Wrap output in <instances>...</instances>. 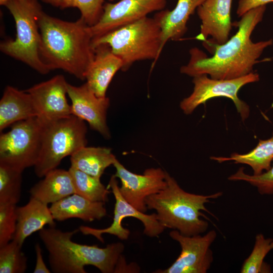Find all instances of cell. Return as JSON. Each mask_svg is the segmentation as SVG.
<instances>
[{
  "instance_id": "obj_1",
  "label": "cell",
  "mask_w": 273,
  "mask_h": 273,
  "mask_svg": "<svg viewBox=\"0 0 273 273\" xmlns=\"http://www.w3.org/2000/svg\"><path fill=\"white\" fill-rule=\"evenodd\" d=\"M265 10L266 5L252 9L233 23L238 27L237 32L223 44L212 46L209 50L211 57L198 48L190 49L189 61L180 67V73L193 77L209 75L213 79H232L252 72L263 51L273 43L272 39L257 42L251 39Z\"/></svg>"
},
{
  "instance_id": "obj_2",
  "label": "cell",
  "mask_w": 273,
  "mask_h": 273,
  "mask_svg": "<svg viewBox=\"0 0 273 273\" xmlns=\"http://www.w3.org/2000/svg\"><path fill=\"white\" fill-rule=\"evenodd\" d=\"M39 55L50 70L62 69L81 80L94 60L90 26L80 17L69 22L42 10L38 18Z\"/></svg>"
},
{
  "instance_id": "obj_3",
  "label": "cell",
  "mask_w": 273,
  "mask_h": 273,
  "mask_svg": "<svg viewBox=\"0 0 273 273\" xmlns=\"http://www.w3.org/2000/svg\"><path fill=\"white\" fill-rule=\"evenodd\" d=\"M79 231L63 232L55 227L43 228L39 236L49 252V261L55 273H86V265L98 268L102 273H116L124 246L120 242L113 243L104 248L97 245L77 243L72 240Z\"/></svg>"
},
{
  "instance_id": "obj_4",
  "label": "cell",
  "mask_w": 273,
  "mask_h": 273,
  "mask_svg": "<svg viewBox=\"0 0 273 273\" xmlns=\"http://www.w3.org/2000/svg\"><path fill=\"white\" fill-rule=\"evenodd\" d=\"M165 178L166 187L147 198L148 209L156 211L157 219L164 227L177 230L183 235L192 236L205 232L208 223L201 217L209 219L201 211L214 216L205 204L210 199L220 197L222 193L208 195L190 193L181 188L167 172Z\"/></svg>"
},
{
  "instance_id": "obj_5",
  "label": "cell",
  "mask_w": 273,
  "mask_h": 273,
  "mask_svg": "<svg viewBox=\"0 0 273 273\" xmlns=\"http://www.w3.org/2000/svg\"><path fill=\"white\" fill-rule=\"evenodd\" d=\"M162 32L156 19L147 16L93 38L92 47L108 45L123 62L122 71H127L135 62L153 60L154 67L161 53Z\"/></svg>"
},
{
  "instance_id": "obj_6",
  "label": "cell",
  "mask_w": 273,
  "mask_h": 273,
  "mask_svg": "<svg viewBox=\"0 0 273 273\" xmlns=\"http://www.w3.org/2000/svg\"><path fill=\"white\" fill-rule=\"evenodd\" d=\"M4 6L13 16L16 24L15 39L0 43L4 54L22 62L41 74L51 70L39 55L40 33L38 18L42 11L38 0H14Z\"/></svg>"
},
{
  "instance_id": "obj_7",
  "label": "cell",
  "mask_w": 273,
  "mask_h": 273,
  "mask_svg": "<svg viewBox=\"0 0 273 273\" xmlns=\"http://www.w3.org/2000/svg\"><path fill=\"white\" fill-rule=\"evenodd\" d=\"M40 121L41 149L34 167L37 176L43 177L57 168L64 158L87 145V129L84 120L73 115L52 121Z\"/></svg>"
},
{
  "instance_id": "obj_8",
  "label": "cell",
  "mask_w": 273,
  "mask_h": 273,
  "mask_svg": "<svg viewBox=\"0 0 273 273\" xmlns=\"http://www.w3.org/2000/svg\"><path fill=\"white\" fill-rule=\"evenodd\" d=\"M0 135V163L21 171L36 164L40 152L42 123L37 117L17 122Z\"/></svg>"
},
{
  "instance_id": "obj_9",
  "label": "cell",
  "mask_w": 273,
  "mask_h": 273,
  "mask_svg": "<svg viewBox=\"0 0 273 273\" xmlns=\"http://www.w3.org/2000/svg\"><path fill=\"white\" fill-rule=\"evenodd\" d=\"M259 80V74L253 72L232 79H215L209 78L207 75L194 77L193 91L180 102V108L185 114L189 115L199 105L205 104L212 98L226 97L233 101L242 120L244 121L249 115L250 109L245 102L239 98L238 92L244 85Z\"/></svg>"
},
{
  "instance_id": "obj_10",
  "label": "cell",
  "mask_w": 273,
  "mask_h": 273,
  "mask_svg": "<svg viewBox=\"0 0 273 273\" xmlns=\"http://www.w3.org/2000/svg\"><path fill=\"white\" fill-rule=\"evenodd\" d=\"M107 188L111 189L115 200L112 223L108 228L102 229L81 225L78 229L82 234L93 236L102 243L104 240L102 235L104 234L114 235L121 240H127L130 231L123 228L121 222L123 219L128 217H134L141 221L144 226V233L148 237H158L164 232L166 228L158 221L156 213L146 214L126 201L120 193L117 178L114 175L111 176Z\"/></svg>"
},
{
  "instance_id": "obj_11",
  "label": "cell",
  "mask_w": 273,
  "mask_h": 273,
  "mask_svg": "<svg viewBox=\"0 0 273 273\" xmlns=\"http://www.w3.org/2000/svg\"><path fill=\"white\" fill-rule=\"evenodd\" d=\"M170 237L180 245L181 252L175 261L168 268L156 273H206L213 260L210 246L216 237L214 230L204 235L187 236L173 230Z\"/></svg>"
},
{
  "instance_id": "obj_12",
  "label": "cell",
  "mask_w": 273,
  "mask_h": 273,
  "mask_svg": "<svg viewBox=\"0 0 273 273\" xmlns=\"http://www.w3.org/2000/svg\"><path fill=\"white\" fill-rule=\"evenodd\" d=\"M113 165L115 168L113 175L121 182L119 191L123 197L139 211L146 212L147 198L166 186V171L160 168H150L146 169L142 174L134 173L127 169L117 159Z\"/></svg>"
},
{
  "instance_id": "obj_13",
  "label": "cell",
  "mask_w": 273,
  "mask_h": 273,
  "mask_svg": "<svg viewBox=\"0 0 273 273\" xmlns=\"http://www.w3.org/2000/svg\"><path fill=\"white\" fill-rule=\"evenodd\" d=\"M167 0H120L106 3L99 21L90 26L93 38L148 16L165 8Z\"/></svg>"
},
{
  "instance_id": "obj_14",
  "label": "cell",
  "mask_w": 273,
  "mask_h": 273,
  "mask_svg": "<svg viewBox=\"0 0 273 273\" xmlns=\"http://www.w3.org/2000/svg\"><path fill=\"white\" fill-rule=\"evenodd\" d=\"M68 83L64 76L59 74L25 90L30 95L40 120L52 121L72 115L66 98Z\"/></svg>"
},
{
  "instance_id": "obj_15",
  "label": "cell",
  "mask_w": 273,
  "mask_h": 273,
  "mask_svg": "<svg viewBox=\"0 0 273 273\" xmlns=\"http://www.w3.org/2000/svg\"><path fill=\"white\" fill-rule=\"evenodd\" d=\"M67 95L71 101L72 115L87 122L90 129L109 139L111 133L107 122L109 98L97 97L86 82L79 86L68 83Z\"/></svg>"
},
{
  "instance_id": "obj_16",
  "label": "cell",
  "mask_w": 273,
  "mask_h": 273,
  "mask_svg": "<svg viewBox=\"0 0 273 273\" xmlns=\"http://www.w3.org/2000/svg\"><path fill=\"white\" fill-rule=\"evenodd\" d=\"M232 1L206 0L196 10L201 21L200 32L196 38L203 40L208 51L212 46L223 44L229 39L233 26Z\"/></svg>"
},
{
  "instance_id": "obj_17",
  "label": "cell",
  "mask_w": 273,
  "mask_h": 273,
  "mask_svg": "<svg viewBox=\"0 0 273 273\" xmlns=\"http://www.w3.org/2000/svg\"><path fill=\"white\" fill-rule=\"evenodd\" d=\"M94 52V58L86 70L85 79L97 97L104 98L114 76L122 70L123 64L107 44L97 46Z\"/></svg>"
},
{
  "instance_id": "obj_18",
  "label": "cell",
  "mask_w": 273,
  "mask_h": 273,
  "mask_svg": "<svg viewBox=\"0 0 273 273\" xmlns=\"http://www.w3.org/2000/svg\"><path fill=\"white\" fill-rule=\"evenodd\" d=\"M17 225L13 240L22 246L25 239L48 225L55 227V219L48 204L30 197L24 206L17 207Z\"/></svg>"
},
{
  "instance_id": "obj_19",
  "label": "cell",
  "mask_w": 273,
  "mask_h": 273,
  "mask_svg": "<svg viewBox=\"0 0 273 273\" xmlns=\"http://www.w3.org/2000/svg\"><path fill=\"white\" fill-rule=\"evenodd\" d=\"M205 1L178 0L172 10H163L155 15L161 29L162 51L168 41L178 40L184 35L190 17Z\"/></svg>"
},
{
  "instance_id": "obj_20",
  "label": "cell",
  "mask_w": 273,
  "mask_h": 273,
  "mask_svg": "<svg viewBox=\"0 0 273 273\" xmlns=\"http://www.w3.org/2000/svg\"><path fill=\"white\" fill-rule=\"evenodd\" d=\"M105 203L92 201L74 193L52 204L50 209L58 221L76 218L90 222L107 215Z\"/></svg>"
},
{
  "instance_id": "obj_21",
  "label": "cell",
  "mask_w": 273,
  "mask_h": 273,
  "mask_svg": "<svg viewBox=\"0 0 273 273\" xmlns=\"http://www.w3.org/2000/svg\"><path fill=\"white\" fill-rule=\"evenodd\" d=\"M37 116L29 93L10 85L5 87L0 100L1 132L17 122Z\"/></svg>"
},
{
  "instance_id": "obj_22",
  "label": "cell",
  "mask_w": 273,
  "mask_h": 273,
  "mask_svg": "<svg viewBox=\"0 0 273 273\" xmlns=\"http://www.w3.org/2000/svg\"><path fill=\"white\" fill-rule=\"evenodd\" d=\"M43 177L30 189V197L48 205L75 193L68 170L57 168L48 172Z\"/></svg>"
},
{
  "instance_id": "obj_23",
  "label": "cell",
  "mask_w": 273,
  "mask_h": 273,
  "mask_svg": "<svg viewBox=\"0 0 273 273\" xmlns=\"http://www.w3.org/2000/svg\"><path fill=\"white\" fill-rule=\"evenodd\" d=\"M116 159L110 148L86 146L70 156V166L101 178L106 169L113 165Z\"/></svg>"
},
{
  "instance_id": "obj_24",
  "label": "cell",
  "mask_w": 273,
  "mask_h": 273,
  "mask_svg": "<svg viewBox=\"0 0 273 273\" xmlns=\"http://www.w3.org/2000/svg\"><path fill=\"white\" fill-rule=\"evenodd\" d=\"M210 159L219 163L233 161L235 163L244 164L250 166L254 175H258L268 170L273 161V136L259 140L252 150L246 154L234 153L230 157H211Z\"/></svg>"
},
{
  "instance_id": "obj_25",
  "label": "cell",
  "mask_w": 273,
  "mask_h": 273,
  "mask_svg": "<svg viewBox=\"0 0 273 273\" xmlns=\"http://www.w3.org/2000/svg\"><path fill=\"white\" fill-rule=\"evenodd\" d=\"M68 170L72 179L75 193L92 201L106 203L108 201L110 191L101 183L100 178L71 166Z\"/></svg>"
},
{
  "instance_id": "obj_26",
  "label": "cell",
  "mask_w": 273,
  "mask_h": 273,
  "mask_svg": "<svg viewBox=\"0 0 273 273\" xmlns=\"http://www.w3.org/2000/svg\"><path fill=\"white\" fill-rule=\"evenodd\" d=\"M23 171L0 163V204H17L21 197Z\"/></svg>"
},
{
  "instance_id": "obj_27",
  "label": "cell",
  "mask_w": 273,
  "mask_h": 273,
  "mask_svg": "<svg viewBox=\"0 0 273 273\" xmlns=\"http://www.w3.org/2000/svg\"><path fill=\"white\" fill-rule=\"evenodd\" d=\"M44 4L64 9L77 8L81 17L89 26L96 24L100 19L103 13L104 0H40Z\"/></svg>"
},
{
  "instance_id": "obj_28",
  "label": "cell",
  "mask_w": 273,
  "mask_h": 273,
  "mask_svg": "<svg viewBox=\"0 0 273 273\" xmlns=\"http://www.w3.org/2000/svg\"><path fill=\"white\" fill-rule=\"evenodd\" d=\"M22 246L14 240L0 247V273H24L27 268V258Z\"/></svg>"
},
{
  "instance_id": "obj_29",
  "label": "cell",
  "mask_w": 273,
  "mask_h": 273,
  "mask_svg": "<svg viewBox=\"0 0 273 273\" xmlns=\"http://www.w3.org/2000/svg\"><path fill=\"white\" fill-rule=\"evenodd\" d=\"M273 239L266 238L263 234L256 236L253 250L244 261L241 269V273H258L262 272L264 259L268 253L272 249L271 243Z\"/></svg>"
},
{
  "instance_id": "obj_30",
  "label": "cell",
  "mask_w": 273,
  "mask_h": 273,
  "mask_svg": "<svg viewBox=\"0 0 273 273\" xmlns=\"http://www.w3.org/2000/svg\"><path fill=\"white\" fill-rule=\"evenodd\" d=\"M230 180L246 181L256 187L261 195L273 194V161L270 168L258 175H249L241 167L234 174L228 177Z\"/></svg>"
},
{
  "instance_id": "obj_31",
  "label": "cell",
  "mask_w": 273,
  "mask_h": 273,
  "mask_svg": "<svg viewBox=\"0 0 273 273\" xmlns=\"http://www.w3.org/2000/svg\"><path fill=\"white\" fill-rule=\"evenodd\" d=\"M16 205L0 204V247L13 240L17 225Z\"/></svg>"
},
{
  "instance_id": "obj_32",
  "label": "cell",
  "mask_w": 273,
  "mask_h": 273,
  "mask_svg": "<svg viewBox=\"0 0 273 273\" xmlns=\"http://www.w3.org/2000/svg\"><path fill=\"white\" fill-rule=\"evenodd\" d=\"M272 2L273 0H239L237 14L239 17H241L252 9Z\"/></svg>"
},
{
  "instance_id": "obj_33",
  "label": "cell",
  "mask_w": 273,
  "mask_h": 273,
  "mask_svg": "<svg viewBox=\"0 0 273 273\" xmlns=\"http://www.w3.org/2000/svg\"><path fill=\"white\" fill-rule=\"evenodd\" d=\"M35 251L36 253V264L34 273H50L51 271L46 265L42 254V251L39 244L37 243L35 245Z\"/></svg>"
},
{
  "instance_id": "obj_34",
  "label": "cell",
  "mask_w": 273,
  "mask_h": 273,
  "mask_svg": "<svg viewBox=\"0 0 273 273\" xmlns=\"http://www.w3.org/2000/svg\"><path fill=\"white\" fill-rule=\"evenodd\" d=\"M14 1V0H0V5H3V6H4V5L9 2V1Z\"/></svg>"
},
{
  "instance_id": "obj_35",
  "label": "cell",
  "mask_w": 273,
  "mask_h": 273,
  "mask_svg": "<svg viewBox=\"0 0 273 273\" xmlns=\"http://www.w3.org/2000/svg\"><path fill=\"white\" fill-rule=\"evenodd\" d=\"M271 247L272 249H273V240H272V242L271 243Z\"/></svg>"
},
{
  "instance_id": "obj_36",
  "label": "cell",
  "mask_w": 273,
  "mask_h": 273,
  "mask_svg": "<svg viewBox=\"0 0 273 273\" xmlns=\"http://www.w3.org/2000/svg\"><path fill=\"white\" fill-rule=\"evenodd\" d=\"M108 1H109L110 2H112V1H114V0H108Z\"/></svg>"
}]
</instances>
